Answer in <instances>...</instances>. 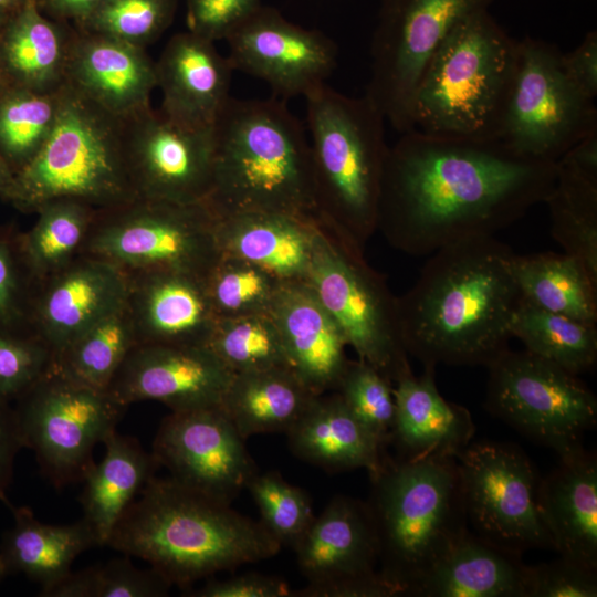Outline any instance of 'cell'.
<instances>
[{
  "label": "cell",
  "mask_w": 597,
  "mask_h": 597,
  "mask_svg": "<svg viewBox=\"0 0 597 597\" xmlns=\"http://www.w3.org/2000/svg\"><path fill=\"white\" fill-rule=\"evenodd\" d=\"M369 478L378 572L397 596H412L469 530L457 459L404 460L386 451Z\"/></svg>",
  "instance_id": "cell-5"
},
{
  "label": "cell",
  "mask_w": 597,
  "mask_h": 597,
  "mask_svg": "<svg viewBox=\"0 0 597 597\" xmlns=\"http://www.w3.org/2000/svg\"><path fill=\"white\" fill-rule=\"evenodd\" d=\"M62 86L34 91L12 85L0 95V155L13 175L34 158L50 136Z\"/></svg>",
  "instance_id": "cell-40"
},
{
  "label": "cell",
  "mask_w": 597,
  "mask_h": 597,
  "mask_svg": "<svg viewBox=\"0 0 597 597\" xmlns=\"http://www.w3.org/2000/svg\"><path fill=\"white\" fill-rule=\"evenodd\" d=\"M514 274L526 302L553 313L597 323V281L576 258L565 252L515 254Z\"/></svg>",
  "instance_id": "cell-35"
},
{
  "label": "cell",
  "mask_w": 597,
  "mask_h": 597,
  "mask_svg": "<svg viewBox=\"0 0 597 597\" xmlns=\"http://www.w3.org/2000/svg\"><path fill=\"white\" fill-rule=\"evenodd\" d=\"M514 258L494 235L431 253L415 284L397 297L408 355L423 367L488 366L506 349L522 300Z\"/></svg>",
  "instance_id": "cell-2"
},
{
  "label": "cell",
  "mask_w": 597,
  "mask_h": 597,
  "mask_svg": "<svg viewBox=\"0 0 597 597\" xmlns=\"http://www.w3.org/2000/svg\"><path fill=\"white\" fill-rule=\"evenodd\" d=\"M6 576H8V573H7V569H6V566H4V563H3V561H2V558L0 556V583Z\"/></svg>",
  "instance_id": "cell-60"
},
{
  "label": "cell",
  "mask_w": 597,
  "mask_h": 597,
  "mask_svg": "<svg viewBox=\"0 0 597 597\" xmlns=\"http://www.w3.org/2000/svg\"><path fill=\"white\" fill-rule=\"evenodd\" d=\"M13 524L1 538L0 556L8 575L22 574L44 590L72 570L83 552L98 546L91 526L82 517L71 524L39 521L29 506H13L6 498Z\"/></svg>",
  "instance_id": "cell-31"
},
{
  "label": "cell",
  "mask_w": 597,
  "mask_h": 597,
  "mask_svg": "<svg viewBox=\"0 0 597 597\" xmlns=\"http://www.w3.org/2000/svg\"><path fill=\"white\" fill-rule=\"evenodd\" d=\"M434 369L423 367L420 376L410 373L395 383L389 444L397 450V458H455L474 436L470 411L440 395Z\"/></svg>",
  "instance_id": "cell-27"
},
{
  "label": "cell",
  "mask_w": 597,
  "mask_h": 597,
  "mask_svg": "<svg viewBox=\"0 0 597 597\" xmlns=\"http://www.w3.org/2000/svg\"><path fill=\"white\" fill-rule=\"evenodd\" d=\"M217 218L206 201L136 198L96 210L81 254L126 273L169 271L203 277L221 254Z\"/></svg>",
  "instance_id": "cell-10"
},
{
  "label": "cell",
  "mask_w": 597,
  "mask_h": 597,
  "mask_svg": "<svg viewBox=\"0 0 597 597\" xmlns=\"http://www.w3.org/2000/svg\"><path fill=\"white\" fill-rule=\"evenodd\" d=\"M537 507L554 551L597 569V458L583 448L559 457L540 480Z\"/></svg>",
  "instance_id": "cell-26"
},
{
  "label": "cell",
  "mask_w": 597,
  "mask_h": 597,
  "mask_svg": "<svg viewBox=\"0 0 597 597\" xmlns=\"http://www.w3.org/2000/svg\"><path fill=\"white\" fill-rule=\"evenodd\" d=\"M307 584L293 597H394L378 572L375 528L366 502L334 496L294 549Z\"/></svg>",
  "instance_id": "cell-16"
},
{
  "label": "cell",
  "mask_w": 597,
  "mask_h": 597,
  "mask_svg": "<svg viewBox=\"0 0 597 597\" xmlns=\"http://www.w3.org/2000/svg\"><path fill=\"white\" fill-rule=\"evenodd\" d=\"M304 98L316 220L364 250L377 230L389 151L385 117L366 95L350 97L326 84Z\"/></svg>",
  "instance_id": "cell-6"
},
{
  "label": "cell",
  "mask_w": 597,
  "mask_h": 597,
  "mask_svg": "<svg viewBox=\"0 0 597 597\" xmlns=\"http://www.w3.org/2000/svg\"><path fill=\"white\" fill-rule=\"evenodd\" d=\"M128 275L103 259L78 254L38 282L31 331L55 357L93 323L127 298Z\"/></svg>",
  "instance_id": "cell-21"
},
{
  "label": "cell",
  "mask_w": 597,
  "mask_h": 597,
  "mask_svg": "<svg viewBox=\"0 0 597 597\" xmlns=\"http://www.w3.org/2000/svg\"><path fill=\"white\" fill-rule=\"evenodd\" d=\"M335 391L357 420L387 448L396 407L392 383L368 363L349 360Z\"/></svg>",
  "instance_id": "cell-46"
},
{
  "label": "cell",
  "mask_w": 597,
  "mask_h": 597,
  "mask_svg": "<svg viewBox=\"0 0 597 597\" xmlns=\"http://www.w3.org/2000/svg\"><path fill=\"white\" fill-rule=\"evenodd\" d=\"M292 370L315 395L335 391L349 359L347 342L306 282H284L269 310Z\"/></svg>",
  "instance_id": "cell-25"
},
{
  "label": "cell",
  "mask_w": 597,
  "mask_h": 597,
  "mask_svg": "<svg viewBox=\"0 0 597 597\" xmlns=\"http://www.w3.org/2000/svg\"><path fill=\"white\" fill-rule=\"evenodd\" d=\"M28 0H0V10L13 11Z\"/></svg>",
  "instance_id": "cell-57"
},
{
  "label": "cell",
  "mask_w": 597,
  "mask_h": 597,
  "mask_svg": "<svg viewBox=\"0 0 597 597\" xmlns=\"http://www.w3.org/2000/svg\"><path fill=\"white\" fill-rule=\"evenodd\" d=\"M206 346L233 374L291 368L282 338L269 312L217 318Z\"/></svg>",
  "instance_id": "cell-41"
},
{
  "label": "cell",
  "mask_w": 597,
  "mask_h": 597,
  "mask_svg": "<svg viewBox=\"0 0 597 597\" xmlns=\"http://www.w3.org/2000/svg\"><path fill=\"white\" fill-rule=\"evenodd\" d=\"M525 597H596L597 569L559 556L525 566Z\"/></svg>",
  "instance_id": "cell-49"
},
{
  "label": "cell",
  "mask_w": 597,
  "mask_h": 597,
  "mask_svg": "<svg viewBox=\"0 0 597 597\" xmlns=\"http://www.w3.org/2000/svg\"><path fill=\"white\" fill-rule=\"evenodd\" d=\"M556 164L584 177L597 180V130L575 143Z\"/></svg>",
  "instance_id": "cell-54"
},
{
  "label": "cell",
  "mask_w": 597,
  "mask_h": 597,
  "mask_svg": "<svg viewBox=\"0 0 597 597\" xmlns=\"http://www.w3.org/2000/svg\"><path fill=\"white\" fill-rule=\"evenodd\" d=\"M486 367L485 407L493 416L558 457L584 447L597 423V399L577 375L509 347Z\"/></svg>",
  "instance_id": "cell-12"
},
{
  "label": "cell",
  "mask_w": 597,
  "mask_h": 597,
  "mask_svg": "<svg viewBox=\"0 0 597 597\" xmlns=\"http://www.w3.org/2000/svg\"><path fill=\"white\" fill-rule=\"evenodd\" d=\"M22 448L13 407L11 404L0 401V501L7 498L14 459Z\"/></svg>",
  "instance_id": "cell-53"
},
{
  "label": "cell",
  "mask_w": 597,
  "mask_h": 597,
  "mask_svg": "<svg viewBox=\"0 0 597 597\" xmlns=\"http://www.w3.org/2000/svg\"><path fill=\"white\" fill-rule=\"evenodd\" d=\"M13 179V172L0 155V198L3 199Z\"/></svg>",
  "instance_id": "cell-56"
},
{
  "label": "cell",
  "mask_w": 597,
  "mask_h": 597,
  "mask_svg": "<svg viewBox=\"0 0 597 597\" xmlns=\"http://www.w3.org/2000/svg\"><path fill=\"white\" fill-rule=\"evenodd\" d=\"M175 0H104L77 27L146 49L170 24Z\"/></svg>",
  "instance_id": "cell-45"
},
{
  "label": "cell",
  "mask_w": 597,
  "mask_h": 597,
  "mask_svg": "<svg viewBox=\"0 0 597 597\" xmlns=\"http://www.w3.org/2000/svg\"><path fill=\"white\" fill-rule=\"evenodd\" d=\"M136 345L135 326L126 298L63 348L54 357L53 368L75 383L106 390Z\"/></svg>",
  "instance_id": "cell-36"
},
{
  "label": "cell",
  "mask_w": 597,
  "mask_h": 597,
  "mask_svg": "<svg viewBox=\"0 0 597 597\" xmlns=\"http://www.w3.org/2000/svg\"><path fill=\"white\" fill-rule=\"evenodd\" d=\"M285 434L295 457L328 472L371 473L386 452L336 391L316 395Z\"/></svg>",
  "instance_id": "cell-29"
},
{
  "label": "cell",
  "mask_w": 597,
  "mask_h": 597,
  "mask_svg": "<svg viewBox=\"0 0 597 597\" xmlns=\"http://www.w3.org/2000/svg\"><path fill=\"white\" fill-rule=\"evenodd\" d=\"M563 66L573 83L589 98L597 96V32H587L570 52L563 53Z\"/></svg>",
  "instance_id": "cell-52"
},
{
  "label": "cell",
  "mask_w": 597,
  "mask_h": 597,
  "mask_svg": "<svg viewBox=\"0 0 597 597\" xmlns=\"http://www.w3.org/2000/svg\"><path fill=\"white\" fill-rule=\"evenodd\" d=\"M232 376L206 345H136L106 391L125 407L154 400L186 411L219 407Z\"/></svg>",
  "instance_id": "cell-20"
},
{
  "label": "cell",
  "mask_w": 597,
  "mask_h": 597,
  "mask_svg": "<svg viewBox=\"0 0 597 597\" xmlns=\"http://www.w3.org/2000/svg\"><path fill=\"white\" fill-rule=\"evenodd\" d=\"M188 595L193 597H293V589L281 577L248 572L222 580H208Z\"/></svg>",
  "instance_id": "cell-51"
},
{
  "label": "cell",
  "mask_w": 597,
  "mask_h": 597,
  "mask_svg": "<svg viewBox=\"0 0 597 597\" xmlns=\"http://www.w3.org/2000/svg\"><path fill=\"white\" fill-rule=\"evenodd\" d=\"M96 210L78 200L55 199L42 206L34 224L20 233L24 259L39 281L81 254Z\"/></svg>",
  "instance_id": "cell-38"
},
{
  "label": "cell",
  "mask_w": 597,
  "mask_h": 597,
  "mask_svg": "<svg viewBox=\"0 0 597 597\" xmlns=\"http://www.w3.org/2000/svg\"><path fill=\"white\" fill-rule=\"evenodd\" d=\"M316 395L291 368L233 374L220 409L245 440L261 433H286Z\"/></svg>",
  "instance_id": "cell-34"
},
{
  "label": "cell",
  "mask_w": 597,
  "mask_h": 597,
  "mask_svg": "<svg viewBox=\"0 0 597 597\" xmlns=\"http://www.w3.org/2000/svg\"><path fill=\"white\" fill-rule=\"evenodd\" d=\"M556 166L554 186L544 201L551 233L597 281V180Z\"/></svg>",
  "instance_id": "cell-39"
},
{
  "label": "cell",
  "mask_w": 597,
  "mask_h": 597,
  "mask_svg": "<svg viewBox=\"0 0 597 597\" xmlns=\"http://www.w3.org/2000/svg\"><path fill=\"white\" fill-rule=\"evenodd\" d=\"M104 0H38L44 13L55 21H84Z\"/></svg>",
  "instance_id": "cell-55"
},
{
  "label": "cell",
  "mask_w": 597,
  "mask_h": 597,
  "mask_svg": "<svg viewBox=\"0 0 597 597\" xmlns=\"http://www.w3.org/2000/svg\"><path fill=\"white\" fill-rule=\"evenodd\" d=\"M206 202L218 217L269 212L316 220L310 143L284 103L230 97L214 125Z\"/></svg>",
  "instance_id": "cell-4"
},
{
  "label": "cell",
  "mask_w": 597,
  "mask_h": 597,
  "mask_svg": "<svg viewBox=\"0 0 597 597\" xmlns=\"http://www.w3.org/2000/svg\"><path fill=\"white\" fill-rule=\"evenodd\" d=\"M259 7L260 0H187L188 31L212 42L226 40Z\"/></svg>",
  "instance_id": "cell-50"
},
{
  "label": "cell",
  "mask_w": 597,
  "mask_h": 597,
  "mask_svg": "<svg viewBox=\"0 0 597 597\" xmlns=\"http://www.w3.org/2000/svg\"><path fill=\"white\" fill-rule=\"evenodd\" d=\"M114 527L107 545L138 557L171 586L275 556L281 545L260 521L170 476L154 475Z\"/></svg>",
  "instance_id": "cell-3"
},
{
  "label": "cell",
  "mask_w": 597,
  "mask_h": 597,
  "mask_svg": "<svg viewBox=\"0 0 597 597\" xmlns=\"http://www.w3.org/2000/svg\"><path fill=\"white\" fill-rule=\"evenodd\" d=\"M562 56L546 41L520 40L517 70L498 137L519 155L556 163L597 130L595 100L568 77Z\"/></svg>",
  "instance_id": "cell-14"
},
{
  "label": "cell",
  "mask_w": 597,
  "mask_h": 597,
  "mask_svg": "<svg viewBox=\"0 0 597 597\" xmlns=\"http://www.w3.org/2000/svg\"><path fill=\"white\" fill-rule=\"evenodd\" d=\"M159 111L187 128L213 127L230 100L233 67L214 42L190 31L174 35L155 62Z\"/></svg>",
  "instance_id": "cell-23"
},
{
  "label": "cell",
  "mask_w": 597,
  "mask_h": 597,
  "mask_svg": "<svg viewBox=\"0 0 597 597\" xmlns=\"http://www.w3.org/2000/svg\"><path fill=\"white\" fill-rule=\"evenodd\" d=\"M244 442L220 407L171 411L151 454L174 480L231 504L259 471Z\"/></svg>",
  "instance_id": "cell-17"
},
{
  "label": "cell",
  "mask_w": 597,
  "mask_h": 597,
  "mask_svg": "<svg viewBox=\"0 0 597 597\" xmlns=\"http://www.w3.org/2000/svg\"><path fill=\"white\" fill-rule=\"evenodd\" d=\"M260 512V523L281 545L297 547L315 516L308 494L276 471H258L245 488Z\"/></svg>",
  "instance_id": "cell-44"
},
{
  "label": "cell",
  "mask_w": 597,
  "mask_h": 597,
  "mask_svg": "<svg viewBox=\"0 0 597 597\" xmlns=\"http://www.w3.org/2000/svg\"><path fill=\"white\" fill-rule=\"evenodd\" d=\"M282 283L259 265L226 253L203 276L217 318L268 313Z\"/></svg>",
  "instance_id": "cell-42"
},
{
  "label": "cell",
  "mask_w": 597,
  "mask_h": 597,
  "mask_svg": "<svg viewBox=\"0 0 597 597\" xmlns=\"http://www.w3.org/2000/svg\"><path fill=\"white\" fill-rule=\"evenodd\" d=\"M103 443L104 457L84 474L78 496L98 546L107 545L119 519L159 468L134 437L115 430Z\"/></svg>",
  "instance_id": "cell-32"
},
{
  "label": "cell",
  "mask_w": 597,
  "mask_h": 597,
  "mask_svg": "<svg viewBox=\"0 0 597 597\" xmlns=\"http://www.w3.org/2000/svg\"><path fill=\"white\" fill-rule=\"evenodd\" d=\"M124 122L126 160L138 198L207 201L213 178L214 126L187 128L151 106Z\"/></svg>",
  "instance_id": "cell-18"
},
{
  "label": "cell",
  "mask_w": 597,
  "mask_h": 597,
  "mask_svg": "<svg viewBox=\"0 0 597 597\" xmlns=\"http://www.w3.org/2000/svg\"><path fill=\"white\" fill-rule=\"evenodd\" d=\"M10 86H12V84L0 66V95H2Z\"/></svg>",
  "instance_id": "cell-58"
},
{
  "label": "cell",
  "mask_w": 597,
  "mask_h": 597,
  "mask_svg": "<svg viewBox=\"0 0 597 597\" xmlns=\"http://www.w3.org/2000/svg\"><path fill=\"white\" fill-rule=\"evenodd\" d=\"M468 525L498 545L523 554L553 549L537 507L541 478L530 459L510 443H469L457 455Z\"/></svg>",
  "instance_id": "cell-15"
},
{
  "label": "cell",
  "mask_w": 597,
  "mask_h": 597,
  "mask_svg": "<svg viewBox=\"0 0 597 597\" xmlns=\"http://www.w3.org/2000/svg\"><path fill=\"white\" fill-rule=\"evenodd\" d=\"M36 287L38 280L21 249L20 232L0 227V329L32 332Z\"/></svg>",
  "instance_id": "cell-47"
},
{
  "label": "cell",
  "mask_w": 597,
  "mask_h": 597,
  "mask_svg": "<svg viewBox=\"0 0 597 597\" xmlns=\"http://www.w3.org/2000/svg\"><path fill=\"white\" fill-rule=\"evenodd\" d=\"M510 331L528 352L574 375L586 373L596 365L595 323L553 313L522 298Z\"/></svg>",
  "instance_id": "cell-37"
},
{
  "label": "cell",
  "mask_w": 597,
  "mask_h": 597,
  "mask_svg": "<svg viewBox=\"0 0 597 597\" xmlns=\"http://www.w3.org/2000/svg\"><path fill=\"white\" fill-rule=\"evenodd\" d=\"M520 40L490 14L459 22L429 63L412 104L413 129L498 140L517 70Z\"/></svg>",
  "instance_id": "cell-7"
},
{
  "label": "cell",
  "mask_w": 597,
  "mask_h": 597,
  "mask_svg": "<svg viewBox=\"0 0 597 597\" xmlns=\"http://www.w3.org/2000/svg\"><path fill=\"white\" fill-rule=\"evenodd\" d=\"M522 554L469 530L417 586L413 597H525Z\"/></svg>",
  "instance_id": "cell-30"
},
{
  "label": "cell",
  "mask_w": 597,
  "mask_h": 597,
  "mask_svg": "<svg viewBox=\"0 0 597 597\" xmlns=\"http://www.w3.org/2000/svg\"><path fill=\"white\" fill-rule=\"evenodd\" d=\"M358 359L391 383L412 373L397 297L365 260L364 250L317 222L305 281Z\"/></svg>",
  "instance_id": "cell-9"
},
{
  "label": "cell",
  "mask_w": 597,
  "mask_h": 597,
  "mask_svg": "<svg viewBox=\"0 0 597 597\" xmlns=\"http://www.w3.org/2000/svg\"><path fill=\"white\" fill-rule=\"evenodd\" d=\"M95 210L137 197L125 151V122L64 82L55 125L34 158L13 175L4 195L21 212L35 213L55 199Z\"/></svg>",
  "instance_id": "cell-8"
},
{
  "label": "cell",
  "mask_w": 597,
  "mask_h": 597,
  "mask_svg": "<svg viewBox=\"0 0 597 597\" xmlns=\"http://www.w3.org/2000/svg\"><path fill=\"white\" fill-rule=\"evenodd\" d=\"M170 583L156 569L136 567L124 555L101 565L70 572L51 587L40 590L41 597H164Z\"/></svg>",
  "instance_id": "cell-43"
},
{
  "label": "cell",
  "mask_w": 597,
  "mask_h": 597,
  "mask_svg": "<svg viewBox=\"0 0 597 597\" xmlns=\"http://www.w3.org/2000/svg\"><path fill=\"white\" fill-rule=\"evenodd\" d=\"M28 0L9 15L0 32V66L14 86L54 91L65 82L74 33Z\"/></svg>",
  "instance_id": "cell-33"
},
{
  "label": "cell",
  "mask_w": 597,
  "mask_h": 597,
  "mask_svg": "<svg viewBox=\"0 0 597 597\" xmlns=\"http://www.w3.org/2000/svg\"><path fill=\"white\" fill-rule=\"evenodd\" d=\"M492 2L381 0L365 95L394 129H413V97L429 63L459 22Z\"/></svg>",
  "instance_id": "cell-13"
},
{
  "label": "cell",
  "mask_w": 597,
  "mask_h": 597,
  "mask_svg": "<svg viewBox=\"0 0 597 597\" xmlns=\"http://www.w3.org/2000/svg\"><path fill=\"white\" fill-rule=\"evenodd\" d=\"M556 174V163L519 155L500 140L411 129L389 147L377 230L415 256L494 235L544 203Z\"/></svg>",
  "instance_id": "cell-1"
},
{
  "label": "cell",
  "mask_w": 597,
  "mask_h": 597,
  "mask_svg": "<svg viewBox=\"0 0 597 597\" xmlns=\"http://www.w3.org/2000/svg\"><path fill=\"white\" fill-rule=\"evenodd\" d=\"M23 448L60 490L81 482L98 443L116 430L127 407L106 390L75 383L53 367L14 401Z\"/></svg>",
  "instance_id": "cell-11"
},
{
  "label": "cell",
  "mask_w": 597,
  "mask_h": 597,
  "mask_svg": "<svg viewBox=\"0 0 597 597\" xmlns=\"http://www.w3.org/2000/svg\"><path fill=\"white\" fill-rule=\"evenodd\" d=\"M226 41L233 70L264 81L282 97H305L326 84L337 64L331 39L261 6Z\"/></svg>",
  "instance_id": "cell-19"
},
{
  "label": "cell",
  "mask_w": 597,
  "mask_h": 597,
  "mask_svg": "<svg viewBox=\"0 0 597 597\" xmlns=\"http://www.w3.org/2000/svg\"><path fill=\"white\" fill-rule=\"evenodd\" d=\"M53 362L51 349L34 333L0 329V401L14 402Z\"/></svg>",
  "instance_id": "cell-48"
},
{
  "label": "cell",
  "mask_w": 597,
  "mask_h": 597,
  "mask_svg": "<svg viewBox=\"0 0 597 597\" xmlns=\"http://www.w3.org/2000/svg\"><path fill=\"white\" fill-rule=\"evenodd\" d=\"M126 274L137 345L207 344L217 316L203 277L169 271Z\"/></svg>",
  "instance_id": "cell-24"
},
{
  "label": "cell",
  "mask_w": 597,
  "mask_h": 597,
  "mask_svg": "<svg viewBox=\"0 0 597 597\" xmlns=\"http://www.w3.org/2000/svg\"><path fill=\"white\" fill-rule=\"evenodd\" d=\"M316 224L289 214L243 212L218 217L216 233L221 253L250 261L282 282H305Z\"/></svg>",
  "instance_id": "cell-28"
},
{
  "label": "cell",
  "mask_w": 597,
  "mask_h": 597,
  "mask_svg": "<svg viewBox=\"0 0 597 597\" xmlns=\"http://www.w3.org/2000/svg\"><path fill=\"white\" fill-rule=\"evenodd\" d=\"M65 83L125 121L151 106L155 62L146 49L78 30L72 38Z\"/></svg>",
  "instance_id": "cell-22"
},
{
  "label": "cell",
  "mask_w": 597,
  "mask_h": 597,
  "mask_svg": "<svg viewBox=\"0 0 597 597\" xmlns=\"http://www.w3.org/2000/svg\"><path fill=\"white\" fill-rule=\"evenodd\" d=\"M13 11H14V10H13ZM8 12H9L8 10H0V32H1V30H2V28H3V25H4V23L7 22V20H8V18H9V17L7 15Z\"/></svg>",
  "instance_id": "cell-59"
}]
</instances>
